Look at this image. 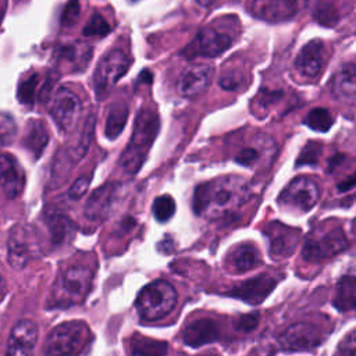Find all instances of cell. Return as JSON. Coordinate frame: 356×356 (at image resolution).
<instances>
[{"instance_id":"8fae6325","label":"cell","mask_w":356,"mask_h":356,"mask_svg":"<svg viewBox=\"0 0 356 356\" xmlns=\"http://www.w3.org/2000/svg\"><path fill=\"white\" fill-rule=\"evenodd\" d=\"M232 44V38L228 33L220 32L213 26H206L196 38L186 46L184 53L186 57L203 56V57H217L227 51Z\"/></svg>"},{"instance_id":"bcb514c9","label":"cell","mask_w":356,"mask_h":356,"mask_svg":"<svg viewBox=\"0 0 356 356\" xmlns=\"http://www.w3.org/2000/svg\"><path fill=\"white\" fill-rule=\"evenodd\" d=\"M7 10V0H0V21L3 19Z\"/></svg>"},{"instance_id":"277c9868","label":"cell","mask_w":356,"mask_h":356,"mask_svg":"<svg viewBox=\"0 0 356 356\" xmlns=\"http://www.w3.org/2000/svg\"><path fill=\"white\" fill-rule=\"evenodd\" d=\"M177 291L164 281L157 280L140 289L135 300L136 313L145 321H154L170 314L177 305Z\"/></svg>"},{"instance_id":"ba28073f","label":"cell","mask_w":356,"mask_h":356,"mask_svg":"<svg viewBox=\"0 0 356 356\" xmlns=\"http://www.w3.org/2000/svg\"><path fill=\"white\" fill-rule=\"evenodd\" d=\"M320 199L317 184L309 177L293 178L278 196V203L298 213L310 211Z\"/></svg>"},{"instance_id":"f546056e","label":"cell","mask_w":356,"mask_h":356,"mask_svg":"<svg viewBox=\"0 0 356 356\" xmlns=\"http://www.w3.org/2000/svg\"><path fill=\"white\" fill-rule=\"evenodd\" d=\"M38 341V325L32 320H19L11 330L10 342L33 349Z\"/></svg>"},{"instance_id":"74e56055","label":"cell","mask_w":356,"mask_h":356,"mask_svg":"<svg viewBox=\"0 0 356 356\" xmlns=\"http://www.w3.org/2000/svg\"><path fill=\"white\" fill-rule=\"evenodd\" d=\"M89 182H90V175L86 174V175L79 177V178L71 185V188H70V191H68V197L72 199V200L81 199V197L86 193V191H88V188H89Z\"/></svg>"},{"instance_id":"e575fe53","label":"cell","mask_w":356,"mask_h":356,"mask_svg":"<svg viewBox=\"0 0 356 356\" xmlns=\"http://www.w3.org/2000/svg\"><path fill=\"white\" fill-rule=\"evenodd\" d=\"M38 86V75H31L28 76L24 82H21L19 89H18V97L21 103L24 104H32L35 99V90Z\"/></svg>"},{"instance_id":"f1b7e54d","label":"cell","mask_w":356,"mask_h":356,"mask_svg":"<svg viewBox=\"0 0 356 356\" xmlns=\"http://www.w3.org/2000/svg\"><path fill=\"white\" fill-rule=\"evenodd\" d=\"M129 348L134 356H165L168 343L165 341L135 334L129 339Z\"/></svg>"},{"instance_id":"cb8c5ba5","label":"cell","mask_w":356,"mask_h":356,"mask_svg":"<svg viewBox=\"0 0 356 356\" xmlns=\"http://www.w3.org/2000/svg\"><path fill=\"white\" fill-rule=\"evenodd\" d=\"M44 222L47 225L50 239L54 245H61L68 239H71L74 235L75 229H74L72 221L67 216L58 211L47 213L44 216Z\"/></svg>"},{"instance_id":"f6af8a7d","label":"cell","mask_w":356,"mask_h":356,"mask_svg":"<svg viewBox=\"0 0 356 356\" xmlns=\"http://www.w3.org/2000/svg\"><path fill=\"white\" fill-rule=\"evenodd\" d=\"M353 185H355V177L353 175H350L346 181H342L339 185H338V189L339 191H349V189H352L353 188Z\"/></svg>"},{"instance_id":"d4e9b609","label":"cell","mask_w":356,"mask_h":356,"mask_svg":"<svg viewBox=\"0 0 356 356\" xmlns=\"http://www.w3.org/2000/svg\"><path fill=\"white\" fill-rule=\"evenodd\" d=\"M128 114L129 110L124 100H118L110 106L104 127V135L107 139L114 140L120 136L128 121Z\"/></svg>"},{"instance_id":"6da1fadb","label":"cell","mask_w":356,"mask_h":356,"mask_svg":"<svg viewBox=\"0 0 356 356\" xmlns=\"http://www.w3.org/2000/svg\"><path fill=\"white\" fill-rule=\"evenodd\" d=\"M250 196L246 179L227 175L210 182L200 184L193 195V210L196 214L220 218L234 214Z\"/></svg>"},{"instance_id":"4dcf8cb0","label":"cell","mask_w":356,"mask_h":356,"mask_svg":"<svg viewBox=\"0 0 356 356\" xmlns=\"http://www.w3.org/2000/svg\"><path fill=\"white\" fill-rule=\"evenodd\" d=\"M303 122H305V125H307L313 131L327 132L331 128L334 120H332L331 113L327 108L316 107V108H312L307 113V115L305 117Z\"/></svg>"},{"instance_id":"d6986e66","label":"cell","mask_w":356,"mask_h":356,"mask_svg":"<svg viewBox=\"0 0 356 356\" xmlns=\"http://www.w3.org/2000/svg\"><path fill=\"white\" fill-rule=\"evenodd\" d=\"M218 338H220L218 324L209 317H202L191 321L182 332L184 343L192 348L203 346L206 343L217 341Z\"/></svg>"},{"instance_id":"b9f144b4","label":"cell","mask_w":356,"mask_h":356,"mask_svg":"<svg viewBox=\"0 0 356 356\" xmlns=\"http://www.w3.org/2000/svg\"><path fill=\"white\" fill-rule=\"evenodd\" d=\"M79 17V1L78 0H70L67 7L64 8L63 17H61V24L65 26H70L75 24V21Z\"/></svg>"},{"instance_id":"4fadbf2b","label":"cell","mask_w":356,"mask_h":356,"mask_svg":"<svg viewBox=\"0 0 356 356\" xmlns=\"http://www.w3.org/2000/svg\"><path fill=\"white\" fill-rule=\"evenodd\" d=\"M270 242V254L274 259H284L293 253L299 243L300 231L281 222H271L264 229Z\"/></svg>"},{"instance_id":"836d02e7","label":"cell","mask_w":356,"mask_h":356,"mask_svg":"<svg viewBox=\"0 0 356 356\" xmlns=\"http://www.w3.org/2000/svg\"><path fill=\"white\" fill-rule=\"evenodd\" d=\"M321 145L318 142H309L300 152L296 165H305V164H316L318 161V157L321 154Z\"/></svg>"},{"instance_id":"1f68e13d","label":"cell","mask_w":356,"mask_h":356,"mask_svg":"<svg viewBox=\"0 0 356 356\" xmlns=\"http://www.w3.org/2000/svg\"><path fill=\"white\" fill-rule=\"evenodd\" d=\"M175 213V202L170 195H161L153 202L154 218L160 222L168 221Z\"/></svg>"},{"instance_id":"60d3db41","label":"cell","mask_w":356,"mask_h":356,"mask_svg":"<svg viewBox=\"0 0 356 356\" xmlns=\"http://www.w3.org/2000/svg\"><path fill=\"white\" fill-rule=\"evenodd\" d=\"M218 85L227 90H236L243 86V78H242V75L232 71L229 74L222 75L218 81Z\"/></svg>"},{"instance_id":"ab89813d","label":"cell","mask_w":356,"mask_h":356,"mask_svg":"<svg viewBox=\"0 0 356 356\" xmlns=\"http://www.w3.org/2000/svg\"><path fill=\"white\" fill-rule=\"evenodd\" d=\"M335 356H356V338L355 330H350L349 334L342 339L338 346V352Z\"/></svg>"},{"instance_id":"d6a6232c","label":"cell","mask_w":356,"mask_h":356,"mask_svg":"<svg viewBox=\"0 0 356 356\" xmlns=\"http://www.w3.org/2000/svg\"><path fill=\"white\" fill-rule=\"evenodd\" d=\"M110 25L107 24V21L100 15V14H97V13H95L90 18H89V21H88V24L83 26V29H82V33L85 35V36H104V35H107L108 32H110Z\"/></svg>"},{"instance_id":"f35d334b","label":"cell","mask_w":356,"mask_h":356,"mask_svg":"<svg viewBox=\"0 0 356 356\" xmlns=\"http://www.w3.org/2000/svg\"><path fill=\"white\" fill-rule=\"evenodd\" d=\"M257 160H259V150L256 147H243L235 156V161L246 167H252Z\"/></svg>"},{"instance_id":"8992f818","label":"cell","mask_w":356,"mask_h":356,"mask_svg":"<svg viewBox=\"0 0 356 356\" xmlns=\"http://www.w3.org/2000/svg\"><path fill=\"white\" fill-rule=\"evenodd\" d=\"M131 64L128 56L120 50H111L102 57L93 72V86L97 99H104L110 89L125 75Z\"/></svg>"},{"instance_id":"83f0119b","label":"cell","mask_w":356,"mask_h":356,"mask_svg":"<svg viewBox=\"0 0 356 356\" xmlns=\"http://www.w3.org/2000/svg\"><path fill=\"white\" fill-rule=\"evenodd\" d=\"M334 306L339 312L353 310L356 306V280L353 274L345 275L339 280L332 299Z\"/></svg>"},{"instance_id":"5b68a950","label":"cell","mask_w":356,"mask_h":356,"mask_svg":"<svg viewBox=\"0 0 356 356\" xmlns=\"http://www.w3.org/2000/svg\"><path fill=\"white\" fill-rule=\"evenodd\" d=\"M90 331L83 321H65L54 327L43 345V356H74L89 343Z\"/></svg>"},{"instance_id":"8d00e7d4","label":"cell","mask_w":356,"mask_h":356,"mask_svg":"<svg viewBox=\"0 0 356 356\" xmlns=\"http://www.w3.org/2000/svg\"><path fill=\"white\" fill-rule=\"evenodd\" d=\"M259 324V314L256 313H249V314H243L239 316L235 321H234V327L238 331L242 332H250L253 331Z\"/></svg>"},{"instance_id":"7dc6e473","label":"cell","mask_w":356,"mask_h":356,"mask_svg":"<svg viewBox=\"0 0 356 356\" xmlns=\"http://www.w3.org/2000/svg\"><path fill=\"white\" fill-rule=\"evenodd\" d=\"M4 295H6V282L0 274V300L4 298Z\"/></svg>"},{"instance_id":"ac0fdd59","label":"cell","mask_w":356,"mask_h":356,"mask_svg":"<svg viewBox=\"0 0 356 356\" xmlns=\"http://www.w3.org/2000/svg\"><path fill=\"white\" fill-rule=\"evenodd\" d=\"M324 63V43L320 39L307 42L295 58V68L307 78H316Z\"/></svg>"},{"instance_id":"c3c4849f","label":"cell","mask_w":356,"mask_h":356,"mask_svg":"<svg viewBox=\"0 0 356 356\" xmlns=\"http://www.w3.org/2000/svg\"><path fill=\"white\" fill-rule=\"evenodd\" d=\"M214 1H217V0H196V3H197L199 6H202V7H209V6H211Z\"/></svg>"},{"instance_id":"d590c367","label":"cell","mask_w":356,"mask_h":356,"mask_svg":"<svg viewBox=\"0 0 356 356\" xmlns=\"http://www.w3.org/2000/svg\"><path fill=\"white\" fill-rule=\"evenodd\" d=\"M15 135V124L11 115L0 113V147L8 145Z\"/></svg>"},{"instance_id":"2e32d148","label":"cell","mask_w":356,"mask_h":356,"mask_svg":"<svg viewBox=\"0 0 356 356\" xmlns=\"http://www.w3.org/2000/svg\"><path fill=\"white\" fill-rule=\"evenodd\" d=\"M25 186V172L18 160L8 154H0V188L8 199L21 195Z\"/></svg>"},{"instance_id":"7402d4cb","label":"cell","mask_w":356,"mask_h":356,"mask_svg":"<svg viewBox=\"0 0 356 356\" xmlns=\"http://www.w3.org/2000/svg\"><path fill=\"white\" fill-rule=\"evenodd\" d=\"M31 257V246L28 236L21 227H14L8 238L7 260L14 270H21L28 264Z\"/></svg>"},{"instance_id":"9a60e30c","label":"cell","mask_w":356,"mask_h":356,"mask_svg":"<svg viewBox=\"0 0 356 356\" xmlns=\"http://www.w3.org/2000/svg\"><path fill=\"white\" fill-rule=\"evenodd\" d=\"M118 189L120 185L117 182H107L95 189L85 204V217L93 221L104 220L111 211Z\"/></svg>"},{"instance_id":"9c48e42d","label":"cell","mask_w":356,"mask_h":356,"mask_svg":"<svg viewBox=\"0 0 356 356\" xmlns=\"http://www.w3.org/2000/svg\"><path fill=\"white\" fill-rule=\"evenodd\" d=\"M49 110L57 127L64 132H70L76 127L82 111V103L71 89L61 86L54 92Z\"/></svg>"},{"instance_id":"e0dca14e","label":"cell","mask_w":356,"mask_h":356,"mask_svg":"<svg viewBox=\"0 0 356 356\" xmlns=\"http://www.w3.org/2000/svg\"><path fill=\"white\" fill-rule=\"evenodd\" d=\"M214 70L206 64H197L188 67L179 76L178 89L182 96L193 97L200 95L211 83Z\"/></svg>"},{"instance_id":"ffe728a7","label":"cell","mask_w":356,"mask_h":356,"mask_svg":"<svg viewBox=\"0 0 356 356\" xmlns=\"http://www.w3.org/2000/svg\"><path fill=\"white\" fill-rule=\"evenodd\" d=\"M332 96L342 103L352 104L356 97V68L353 63H346L338 68L332 76Z\"/></svg>"},{"instance_id":"ee69618b","label":"cell","mask_w":356,"mask_h":356,"mask_svg":"<svg viewBox=\"0 0 356 356\" xmlns=\"http://www.w3.org/2000/svg\"><path fill=\"white\" fill-rule=\"evenodd\" d=\"M6 356H33V349L14 342H8Z\"/></svg>"},{"instance_id":"52a82bcc","label":"cell","mask_w":356,"mask_h":356,"mask_svg":"<svg viewBox=\"0 0 356 356\" xmlns=\"http://www.w3.org/2000/svg\"><path fill=\"white\" fill-rule=\"evenodd\" d=\"M349 246V239L342 228L317 231L305 242L302 256L309 261H318L332 257Z\"/></svg>"},{"instance_id":"5bb4252c","label":"cell","mask_w":356,"mask_h":356,"mask_svg":"<svg viewBox=\"0 0 356 356\" xmlns=\"http://www.w3.org/2000/svg\"><path fill=\"white\" fill-rule=\"evenodd\" d=\"M277 280L270 275H257L235 285L227 292L228 296L241 299L249 305L261 303L275 288Z\"/></svg>"},{"instance_id":"484cf974","label":"cell","mask_w":356,"mask_h":356,"mask_svg":"<svg viewBox=\"0 0 356 356\" xmlns=\"http://www.w3.org/2000/svg\"><path fill=\"white\" fill-rule=\"evenodd\" d=\"M49 142V134L44 124L39 120H32L26 125L24 136V146L33 154L35 159L40 157Z\"/></svg>"},{"instance_id":"3957f363","label":"cell","mask_w":356,"mask_h":356,"mask_svg":"<svg viewBox=\"0 0 356 356\" xmlns=\"http://www.w3.org/2000/svg\"><path fill=\"white\" fill-rule=\"evenodd\" d=\"M93 270L86 264H74L57 278L53 286L51 307H70L81 303L90 291Z\"/></svg>"},{"instance_id":"7bdbcfd3","label":"cell","mask_w":356,"mask_h":356,"mask_svg":"<svg viewBox=\"0 0 356 356\" xmlns=\"http://www.w3.org/2000/svg\"><path fill=\"white\" fill-rule=\"evenodd\" d=\"M281 97V92L278 90H263L256 100L257 106H260L261 108H268L273 103H275L278 99Z\"/></svg>"},{"instance_id":"7a4b0ae2","label":"cell","mask_w":356,"mask_h":356,"mask_svg":"<svg viewBox=\"0 0 356 356\" xmlns=\"http://www.w3.org/2000/svg\"><path fill=\"white\" fill-rule=\"evenodd\" d=\"M160 128V118L154 108L143 107L136 115L128 145L120 156V165L128 174H136L142 167Z\"/></svg>"},{"instance_id":"30bf717a","label":"cell","mask_w":356,"mask_h":356,"mask_svg":"<svg viewBox=\"0 0 356 356\" xmlns=\"http://www.w3.org/2000/svg\"><path fill=\"white\" fill-rule=\"evenodd\" d=\"M323 341L324 339L318 327L303 321L291 324L278 338L281 349L286 352L310 350L317 348Z\"/></svg>"},{"instance_id":"44dd1931","label":"cell","mask_w":356,"mask_h":356,"mask_svg":"<svg viewBox=\"0 0 356 356\" xmlns=\"http://www.w3.org/2000/svg\"><path fill=\"white\" fill-rule=\"evenodd\" d=\"M92 54H93V49L90 44L78 42V43H70V44L61 46L58 49L57 58L60 64L67 68V71L78 72V71H83L88 67V64L92 60Z\"/></svg>"},{"instance_id":"603a6c76","label":"cell","mask_w":356,"mask_h":356,"mask_svg":"<svg viewBox=\"0 0 356 356\" xmlns=\"http://www.w3.org/2000/svg\"><path fill=\"white\" fill-rule=\"evenodd\" d=\"M352 0H317L314 7V18L325 26L337 25L341 18L350 10Z\"/></svg>"},{"instance_id":"4316f807","label":"cell","mask_w":356,"mask_h":356,"mask_svg":"<svg viewBox=\"0 0 356 356\" xmlns=\"http://www.w3.org/2000/svg\"><path fill=\"white\" fill-rule=\"evenodd\" d=\"M260 253L250 243H243L232 250L229 256V264L236 273H246L260 264Z\"/></svg>"},{"instance_id":"7c38bea8","label":"cell","mask_w":356,"mask_h":356,"mask_svg":"<svg viewBox=\"0 0 356 356\" xmlns=\"http://www.w3.org/2000/svg\"><path fill=\"white\" fill-rule=\"evenodd\" d=\"M307 4V0H253L252 14L267 22L293 19Z\"/></svg>"},{"instance_id":"681fc988","label":"cell","mask_w":356,"mask_h":356,"mask_svg":"<svg viewBox=\"0 0 356 356\" xmlns=\"http://www.w3.org/2000/svg\"><path fill=\"white\" fill-rule=\"evenodd\" d=\"M200 356H218L217 353H204V355H200Z\"/></svg>"}]
</instances>
